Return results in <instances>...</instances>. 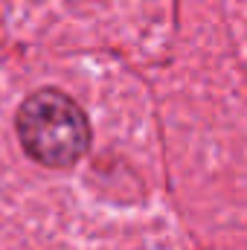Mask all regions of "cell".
Instances as JSON below:
<instances>
[{
    "instance_id": "cell-1",
    "label": "cell",
    "mask_w": 247,
    "mask_h": 250,
    "mask_svg": "<svg viewBox=\"0 0 247 250\" xmlns=\"http://www.w3.org/2000/svg\"><path fill=\"white\" fill-rule=\"evenodd\" d=\"M15 128L23 151L47 169H70L90 148L84 111L56 87L35 90L18 108Z\"/></svg>"
}]
</instances>
